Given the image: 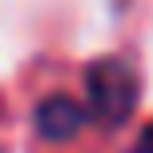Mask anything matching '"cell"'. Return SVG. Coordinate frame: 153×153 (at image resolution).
Listing matches in <instances>:
<instances>
[{"mask_svg": "<svg viewBox=\"0 0 153 153\" xmlns=\"http://www.w3.org/2000/svg\"><path fill=\"white\" fill-rule=\"evenodd\" d=\"M85 97H89L93 121L117 129L137 109V73L117 56H101L85 69Z\"/></svg>", "mask_w": 153, "mask_h": 153, "instance_id": "obj_1", "label": "cell"}, {"mask_svg": "<svg viewBox=\"0 0 153 153\" xmlns=\"http://www.w3.org/2000/svg\"><path fill=\"white\" fill-rule=\"evenodd\" d=\"M85 121H89V105H81V101L65 97V93L45 97V101L36 105V113H32L36 133H40V137H48V141H65V137H73Z\"/></svg>", "mask_w": 153, "mask_h": 153, "instance_id": "obj_2", "label": "cell"}, {"mask_svg": "<svg viewBox=\"0 0 153 153\" xmlns=\"http://www.w3.org/2000/svg\"><path fill=\"white\" fill-rule=\"evenodd\" d=\"M133 153H153V125H145V133L137 137V145H133Z\"/></svg>", "mask_w": 153, "mask_h": 153, "instance_id": "obj_3", "label": "cell"}]
</instances>
